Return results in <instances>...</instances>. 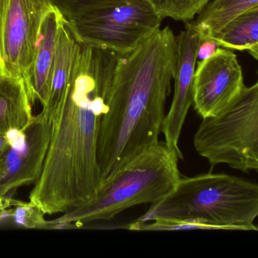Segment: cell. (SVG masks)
I'll list each match as a JSON object with an SVG mask.
<instances>
[{"mask_svg": "<svg viewBox=\"0 0 258 258\" xmlns=\"http://www.w3.org/2000/svg\"><path fill=\"white\" fill-rule=\"evenodd\" d=\"M78 43L71 82L53 120L43 169L30 194V202L45 215L80 207L102 183L100 123L107 110L119 55Z\"/></svg>", "mask_w": 258, "mask_h": 258, "instance_id": "1", "label": "cell"}, {"mask_svg": "<svg viewBox=\"0 0 258 258\" xmlns=\"http://www.w3.org/2000/svg\"><path fill=\"white\" fill-rule=\"evenodd\" d=\"M177 55L175 35L167 27L118 57L107 110L100 123L102 181L159 142Z\"/></svg>", "mask_w": 258, "mask_h": 258, "instance_id": "2", "label": "cell"}, {"mask_svg": "<svg viewBox=\"0 0 258 258\" xmlns=\"http://www.w3.org/2000/svg\"><path fill=\"white\" fill-rule=\"evenodd\" d=\"M258 183L224 174L180 177L165 198L137 220H181L201 230H258Z\"/></svg>", "mask_w": 258, "mask_h": 258, "instance_id": "3", "label": "cell"}, {"mask_svg": "<svg viewBox=\"0 0 258 258\" xmlns=\"http://www.w3.org/2000/svg\"><path fill=\"white\" fill-rule=\"evenodd\" d=\"M179 159L165 141L158 142L103 180L86 203L48 221L49 229L80 228L89 223L110 221L134 206L160 201L180 180Z\"/></svg>", "mask_w": 258, "mask_h": 258, "instance_id": "4", "label": "cell"}, {"mask_svg": "<svg viewBox=\"0 0 258 258\" xmlns=\"http://www.w3.org/2000/svg\"><path fill=\"white\" fill-rule=\"evenodd\" d=\"M197 152L212 167L258 172V77L217 116L203 118L194 136Z\"/></svg>", "mask_w": 258, "mask_h": 258, "instance_id": "5", "label": "cell"}, {"mask_svg": "<svg viewBox=\"0 0 258 258\" xmlns=\"http://www.w3.org/2000/svg\"><path fill=\"white\" fill-rule=\"evenodd\" d=\"M162 19L147 0H141L66 22L79 42L122 56L159 30Z\"/></svg>", "mask_w": 258, "mask_h": 258, "instance_id": "6", "label": "cell"}, {"mask_svg": "<svg viewBox=\"0 0 258 258\" xmlns=\"http://www.w3.org/2000/svg\"><path fill=\"white\" fill-rule=\"evenodd\" d=\"M48 0H0V74L25 80Z\"/></svg>", "mask_w": 258, "mask_h": 258, "instance_id": "7", "label": "cell"}, {"mask_svg": "<svg viewBox=\"0 0 258 258\" xmlns=\"http://www.w3.org/2000/svg\"><path fill=\"white\" fill-rule=\"evenodd\" d=\"M52 122L42 112L21 132L9 135L11 145L0 171V198L21 186L36 183L43 169Z\"/></svg>", "mask_w": 258, "mask_h": 258, "instance_id": "8", "label": "cell"}, {"mask_svg": "<svg viewBox=\"0 0 258 258\" xmlns=\"http://www.w3.org/2000/svg\"><path fill=\"white\" fill-rule=\"evenodd\" d=\"M245 86L237 56L231 50L218 48L212 56L200 61L196 68L194 109L203 119L217 116Z\"/></svg>", "mask_w": 258, "mask_h": 258, "instance_id": "9", "label": "cell"}, {"mask_svg": "<svg viewBox=\"0 0 258 258\" xmlns=\"http://www.w3.org/2000/svg\"><path fill=\"white\" fill-rule=\"evenodd\" d=\"M185 24L184 30L176 36L177 55L174 96L162 127L165 143L178 154L180 159L183 157L179 148V139L188 111L194 105V75L201 41L192 21Z\"/></svg>", "mask_w": 258, "mask_h": 258, "instance_id": "10", "label": "cell"}, {"mask_svg": "<svg viewBox=\"0 0 258 258\" xmlns=\"http://www.w3.org/2000/svg\"><path fill=\"white\" fill-rule=\"evenodd\" d=\"M61 18L58 11L51 6L42 18L34 59L24 80L33 104L38 100L43 106L48 99Z\"/></svg>", "mask_w": 258, "mask_h": 258, "instance_id": "11", "label": "cell"}, {"mask_svg": "<svg viewBox=\"0 0 258 258\" xmlns=\"http://www.w3.org/2000/svg\"><path fill=\"white\" fill-rule=\"evenodd\" d=\"M78 42L62 17L57 34L55 59L53 66L48 99L42 113L53 122L71 82Z\"/></svg>", "mask_w": 258, "mask_h": 258, "instance_id": "12", "label": "cell"}, {"mask_svg": "<svg viewBox=\"0 0 258 258\" xmlns=\"http://www.w3.org/2000/svg\"><path fill=\"white\" fill-rule=\"evenodd\" d=\"M32 105L24 79L0 74V136L24 130L34 116Z\"/></svg>", "mask_w": 258, "mask_h": 258, "instance_id": "13", "label": "cell"}, {"mask_svg": "<svg viewBox=\"0 0 258 258\" xmlns=\"http://www.w3.org/2000/svg\"><path fill=\"white\" fill-rule=\"evenodd\" d=\"M210 39L220 47L238 51L258 45V4L232 18Z\"/></svg>", "mask_w": 258, "mask_h": 258, "instance_id": "14", "label": "cell"}, {"mask_svg": "<svg viewBox=\"0 0 258 258\" xmlns=\"http://www.w3.org/2000/svg\"><path fill=\"white\" fill-rule=\"evenodd\" d=\"M257 4L258 0H212L191 21L200 39H210L232 18Z\"/></svg>", "mask_w": 258, "mask_h": 258, "instance_id": "15", "label": "cell"}, {"mask_svg": "<svg viewBox=\"0 0 258 258\" xmlns=\"http://www.w3.org/2000/svg\"><path fill=\"white\" fill-rule=\"evenodd\" d=\"M67 22L97 15L118 6L141 0H48Z\"/></svg>", "mask_w": 258, "mask_h": 258, "instance_id": "16", "label": "cell"}, {"mask_svg": "<svg viewBox=\"0 0 258 258\" xmlns=\"http://www.w3.org/2000/svg\"><path fill=\"white\" fill-rule=\"evenodd\" d=\"M162 18L189 22L212 0H147Z\"/></svg>", "mask_w": 258, "mask_h": 258, "instance_id": "17", "label": "cell"}, {"mask_svg": "<svg viewBox=\"0 0 258 258\" xmlns=\"http://www.w3.org/2000/svg\"><path fill=\"white\" fill-rule=\"evenodd\" d=\"M44 215V212L30 201H21L10 209V218L17 226L25 229H49Z\"/></svg>", "mask_w": 258, "mask_h": 258, "instance_id": "18", "label": "cell"}, {"mask_svg": "<svg viewBox=\"0 0 258 258\" xmlns=\"http://www.w3.org/2000/svg\"><path fill=\"white\" fill-rule=\"evenodd\" d=\"M218 48H220L219 45L215 41L209 39H201L197 53L198 59L200 61L208 59L212 56Z\"/></svg>", "mask_w": 258, "mask_h": 258, "instance_id": "19", "label": "cell"}, {"mask_svg": "<svg viewBox=\"0 0 258 258\" xmlns=\"http://www.w3.org/2000/svg\"><path fill=\"white\" fill-rule=\"evenodd\" d=\"M10 145V136H0V171L3 168V163Z\"/></svg>", "mask_w": 258, "mask_h": 258, "instance_id": "20", "label": "cell"}, {"mask_svg": "<svg viewBox=\"0 0 258 258\" xmlns=\"http://www.w3.org/2000/svg\"><path fill=\"white\" fill-rule=\"evenodd\" d=\"M21 202V201H18V200L7 198L6 196L3 197V198H0V211L11 209Z\"/></svg>", "mask_w": 258, "mask_h": 258, "instance_id": "21", "label": "cell"}, {"mask_svg": "<svg viewBox=\"0 0 258 258\" xmlns=\"http://www.w3.org/2000/svg\"><path fill=\"white\" fill-rule=\"evenodd\" d=\"M248 51L252 57H254L256 60L258 61V45L251 47V48L248 50Z\"/></svg>", "mask_w": 258, "mask_h": 258, "instance_id": "22", "label": "cell"}]
</instances>
